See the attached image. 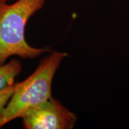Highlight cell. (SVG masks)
<instances>
[{
    "label": "cell",
    "mask_w": 129,
    "mask_h": 129,
    "mask_svg": "<svg viewBox=\"0 0 129 129\" xmlns=\"http://www.w3.org/2000/svg\"><path fill=\"white\" fill-rule=\"evenodd\" d=\"M20 119L26 129H72L78 117L58 100L51 98L29 109Z\"/></svg>",
    "instance_id": "3"
},
{
    "label": "cell",
    "mask_w": 129,
    "mask_h": 129,
    "mask_svg": "<svg viewBox=\"0 0 129 129\" xmlns=\"http://www.w3.org/2000/svg\"><path fill=\"white\" fill-rule=\"evenodd\" d=\"M14 86H15V83L11 85H9L7 88L0 90V128H2L1 120L2 118V115L11 97L14 92Z\"/></svg>",
    "instance_id": "5"
},
{
    "label": "cell",
    "mask_w": 129,
    "mask_h": 129,
    "mask_svg": "<svg viewBox=\"0 0 129 129\" xmlns=\"http://www.w3.org/2000/svg\"><path fill=\"white\" fill-rule=\"evenodd\" d=\"M68 56L65 52L50 51L28 78L22 82L15 83L14 92L2 115L1 128L20 118L29 109L52 98L53 79L62 60Z\"/></svg>",
    "instance_id": "2"
},
{
    "label": "cell",
    "mask_w": 129,
    "mask_h": 129,
    "mask_svg": "<svg viewBox=\"0 0 129 129\" xmlns=\"http://www.w3.org/2000/svg\"><path fill=\"white\" fill-rule=\"evenodd\" d=\"M0 2V65L9 59H35L50 52V47H36L25 37L29 19L40 11L46 0H17L13 3Z\"/></svg>",
    "instance_id": "1"
},
{
    "label": "cell",
    "mask_w": 129,
    "mask_h": 129,
    "mask_svg": "<svg viewBox=\"0 0 129 129\" xmlns=\"http://www.w3.org/2000/svg\"><path fill=\"white\" fill-rule=\"evenodd\" d=\"M22 71L21 61L13 57L5 64L0 65V90L14 84L15 79Z\"/></svg>",
    "instance_id": "4"
},
{
    "label": "cell",
    "mask_w": 129,
    "mask_h": 129,
    "mask_svg": "<svg viewBox=\"0 0 129 129\" xmlns=\"http://www.w3.org/2000/svg\"><path fill=\"white\" fill-rule=\"evenodd\" d=\"M11 0H0V2H10Z\"/></svg>",
    "instance_id": "6"
}]
</instances>
